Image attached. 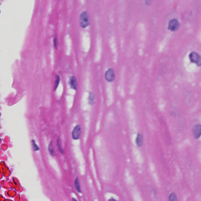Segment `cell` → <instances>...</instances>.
Returning a JSON list of instances; mask_svg holds the SVG:
<instances>
[{
    "label": "cell",
    "instance_id": "3957f363",
    "mask_svg": "<svg viewBox=\"0 0 201 201\" xmlns=\"http://www.w3.org/2000/svg\"><path fill=\"white\" fill-rule=\"evenodd\" d=\"M192 133L194 138L198 139L201 136V124H197L193 127L192 129Z\"/></svg>",
    "mask_w": 201,
    "mask_h": 201
},
{
    "label": "cell",
    "instance_id": "277c9868",
    "mask_svg": "<svg viewBox=\"0 0 201 201\" xmlns=\"http://www.w3.org/2000/svg\"><path fill=\"white\" fill-rule=\"evenodd\" d=\"M180 23L176 19H173L169 22L168 28L172 31H176L180 27Z\"/></svg>",
    "mask_w": 201,
    "mask_h": 201
},
{
    "label": "cell",
    "instance_id": "8fae6325",
    "mask_svg": "<svg viewBox=\"0 0 201 201\" xmlns=\"http://www.w3.org/2000/svg\"><path fill=\"white\" fill-rule=\"evenodd\" d=\"M169 200V201H178L177 196L174 193H172L170 194Z\"/></svg>",
    "mask_w": 201,
    "mask_h": 201
},
{
    "label": "cell",
    "instance_id": "d6986e66",
    "mask_svg": "<svg viewBox=\"0 0 201 201\" xmlns=\"http://www.w3.org/2000/svg\"><path fill=\"white\" fill-rule=\"evenodd\" d=\"M73 201H78L76 199L74 198H73Z\"/></svg>",
    "mask_w": 201,
    "mask_h": 201
},
{
    "label": "cell",
    "instance_id": "8992f818",
    "mask_svg": "<svg viewBox=\"0 0 201 201\" xmlns=\"http://www.w3.org/2000/svg\"><path fill=\"white\" fill-rule=\"evenodd\" d=\"M81 134V128L80 125H78L75 127L72 132L73 138L74 140H78L80 138Z\"/></svg>",
    "mask_w": 201,
    "mask_h": 201
},
{
    "label": "cell",
    "instance_id": "7c38bea8",
    "mask_svg": "<svg viewBox=\"0 0 201 201\" xmlns=\"http://www.w3.org/2000/svg\"><path fill=\"white\" fill-rule=\"evenodd\" d=\"M57 144L59 150L61 153H64V150L62 146L61 141L60 139H58L57 140Z\"/></svg>",
    "mask_w": 201,
    "mask_h": 201
},
{
    "label": "cell",
    "instance_id": "9c48e42d",
    "mask_svg": "<svg viewBox=\"0 0 201 201\" xmlns=\"http://www.w3.org/2000/svg\"><path fill=\"white\" fill-rule=\"evenodd\" d=\"M88 103L91 105H93L95 104L96 96L93 92H90L88 97Z\"/></svg>",
    "mask_w": 201,
    "mask_h": 201
},
{
    "label": "cell",
    "instance_id": "ac0fdd59",
    "mask_svg": "<svg viewBox=\"0 0 201 201\" xmlns=\"http://www.w3.org/2000/svg\"><path fill=\"white\" fill-rule=\"evenodd\" d=\"M108 201H117L115 199L113 198H110V199Z\"/></svg>",
    "mask_w": 201,
    "mask_h": 201
},
{
    "label": "cell",
    "instance_id": "52a82bcc",
    "mask_svg": "<svg viewBox=\"0 0 201 201\" xmlns=\"http://www.w3.org/2000/svg\"><path fill=\"white\" fill-rule=\"evenodd\" d=\"M70 84L72 88L76 90L77 88V82L76 80V78L75 76H71L70 79Z\"/></svg>",
    "mask_w": 201,
    "mask_h": 201
},
{
    "label": "cell",
    "instance_id": "7a4b0ae2",
    "mask_svg": "<svg viewBox=\"0 0 201 201\" xmlns=\"http://www.w3.org/2000/svg\"><path fill=\"white\" fill-rule=\"evenodd\" d=\"M190 59L192 62L195 63L198 65H201V56L196 52H193L189 55Z\"/></svg>",
    "mask_w": 201,
    "mask_h": 201
},
{
    "label": "cell",
    "instance_id": "5bb4252c",
    "mask_svg": "<svg viewBox=\"0 0 201 201\" xmlns=\"http://www.w3.org/2000/svg\"><path fill=\"white\" fill-rule=\"evenodd\" d=\"M48 150L50 152V153L52 156H54V155L55 152L54 150V147H53V143L52 142H51L50 143L49 147H48Z\"/></svg>",
    "mask_w": 201,
    "mask_h": 201
},
{
    "label": "cell",
    "instance_id": "ba28073f",
    "mask_svg": "<svg viewBox=\"0 0 201 201\" xmlns=\"http://www.w3.org/2000/svg\"><path fill=\"white\" fill-rule=\"evenodd\" d=\"M136 142L137 145L138 147H141L143 145V136L141 133L138 134L137 137L136 138Z\"/></svg>",
    "mask_w": 201,
    "mask_h": 201
},
{
    "label": "cell",
    "instance_id": "2e32d148",
    "mask_svg": "<svg viewBox=\"0 0 201 201\" xmlns=\"http://www.w3.org/2000/svg\"><path fill=\"white\" fill-rule=\"evenodd\" d=\"M54 46L55 48H56L57 47V38H55L54 39Z\"/></svg>",
    "mask_w": 201,
    "mask_h": 201
},
{
    "label": "cell",
    "instance_id": "6da1fadb",
    "mask_svg": "<svg viewBox=\"0 0 201 201\" xmlns=\"http://www.w3.org/2000/svg\"><path fill=\"white\" fill-rule=\"evenodd\" d=\"M79 21L81 26L83 28H86L89 25L90 23L89 16L87 11H83L81 14Z\"/></svg>",
    "mask_w": 201,
    "mask_h": 201
},
{
    "label": "cell",
    "instance_id": "4fadbf2b",
    "mask_svg": "<svg viewBox=\"0 0 201 201\" xmlns=\"http://www.w3.org/2000/svg\"><path fill=\"white\" fill-rule=\"evenodd\" d=\"M60 78L59 76L58 75H56V80H55L54 85V90H56L58 87L59 82H60Z\"/></svg>",
    "mask_w": 201,
    "mask_h": 201
},
{
    "label": "cell",
    "instance_id": "e0dca14e",
    "mask_svg": "<svg viewBox=\"0 0 201 201\" xmlns=\"http://www.w3.org/2000/svg\"><path fill=\"white\" fill-rule=\"evenodd\" d=\"M151 2L152 1L150 0H147V1H146V3L147 4H151Z\"/></svg>",
    "mask_w": 201,
    "mask_h": 201
},
{
    "label": "cell",
    "instance_id": "5b68a950",
    "mask_svg": "<svg viewBox=\"0 0 201 201\" xmlns=\"http://www.w3.org/2000/svg\"><path fill=\"white\" fill-rule=\"evenodd\" d=\"M105 77L106 80L108 81L111 82L114 80L115 78V72L113 68H110L106 72Z\"/></svg>",
    "mask_w": 201,
    "mask_h": 201
},
{
    "label": "cell",
    "instance_id": "30bf717a",
    "mask_svg": "<svg viewBox=\"0 0 201 201\" xmlns=\"http://www.w3.org/2000/svg\"><path fill=\"white\" fill-rule=\"evenodd\" d=\"M74 185L76 190L78 191L79 193H81L80 184H79V180L78 178H77L76 179V180H75Z\"/></svg>",
    "mask_w": 201,
    "mask_h": 201
},
{
    "label": "cell",
    "instance_id": "9a60e30c",
    "mask_svg": "<svg viewBox=\"0 0 201 201\" xmlns=\"http://www.w3.org/2000/svg\"><path fill=\"white\" fill-rule=\"evenodd\" d=\"M32 144L33 148L34 151H39V147L36 144L34 140H32Z\"/></svg>",
    "mask_w": 201,
    "mask_h": 201
}]
</instances>
